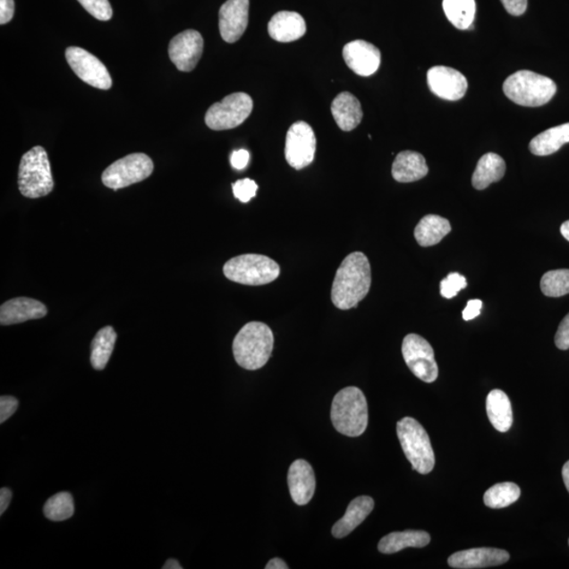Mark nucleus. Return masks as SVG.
<instances>
[{
  "mask_svg": "<svg viewBox=\"0 0 569 569\" xmlns=\"http://www.w3.org/2000/svg\"><path fill=\"white\" fill-rule=\"evenodd\" d=\"M371 268L369 259L361 252L349 254L337 269L332 284V303L341 310L357 307L369 294Z\"/></svg>",
  "mask_w": 569,
  "mask_h": 569,
  "instance_id": "1",
  "label": "nucleus"
},
{
  "mask_svg": "<svg viewBox=\"0 0 569 569\" xmlns=\"http://www.w3.org/2000/svg\"><path fill=\"white\" fill-rule=\"evenodd\" d=\"M274 345V332L269 326L260 322L248 323L234 341L236 363L247 370L262 369L269 361Z\"/></svg>",
  "mask_w": 569,
  "mask_h": 569,
  "instance_id": "2",
  "label": "nucleus"
},
{
  "mask_svg": "<svg viewBox=\"0 0 569 569\" xmlns=\"http://www.w3.org/2000/svg\"><path fill=\"white\" fill-rule=\"evenodd\" d=\"M331 422L344 436L363 435L369 426V405L363 391L353 386L339 391L332 401Z\"/></svg>",
  "mask_w": 569,
  "mask_h": 569,
  "instance_id": "3",
  "label": "nucleus"
},
{
  "mask_svg": "<svg viewBox=\"0 0 569 569\" xmlns=\"http://www.w3.org/2000/svg\"><path fill=\"white\" fill-rule=\"evenodd\" d=\"M503 91L514 104L523 106H541L550 102L556 93V85L549 77L529 70H521L504 81Z\"/></svg>",
  "mask_w": 569,
  "mask_h": 569,
  "instance_id": "4",
  "label": "nucleus"
},
{
  "mask_svg": "<svg viewBox=\"0 0 569 569\" xmlns=\"http://www.w3.org/2000/svg\"><path fill=\"white\" fill-rule=\"evenodd\" d=\"M19 188L28 199L46 197L55 188L49 158L43 147H34L21 157Z\"/></svg>",
  "mask_w": 569,
  "mask_h": 569,
  "instance_id": "5",
  "label": "nucleus"
},
{
  "mask_svg": "<svg viewBox=\"0 0 569 569\" xmlns=\"http://www.w3.org/2000/svg\"><path fill=\"white\" fill-rule=\"evenodd\" d=\"M403 452L414 471L427 474L434 470L436 458L430 438L417 420L406 417L396 424Z\"/></svg>",
  "mask_w": 569,
  "mask_h": 569,
  "instance_id": "6",
  "label": "nucleus"
},
{
  "mask_svg": "<svg viewBox=\"0 0 569 569\" xmlns=\"http://www.w3.org/2000/svg\"><path fill=\"white\" fill-rule=\"evenodd\" d=\"M224 275L228 280L249 286H262L276 280L280 266L268 257L260 254H242L225 264Z\"/></svg>",
  "mask_w": 569,
  "mask_h": 569,
  "instance_id": "7",
  "label": "nucleus"
},
{
  "mask_svg": "<svg viewBox=\"0 0 569 569\" xmlns=\"http://www.w3.org/2000/svg\"><path fill=\"white\" fill-rule=\"evenodd\" d=\"M253 109V100L248 94L239 92L228 95L222 102L213 104L207 111V126L216 132L241 126Z\"/></svg>",
  "mask_w": 569,
  "mask_h": 569,
  "instance_id": "8",
  "label": "nucleus"
},
{
  "mask_svg": "<svg viewBox=\"0 0 569 569\" xmlns=\"http://www.w3.org/2000/svg\"><path fill=\"white\" fill-rule=\"evenodd\" d=\"M152 159L144 153L124 157L104 171L102 181L106 187L118 190L145 181L152 174Z\"/></svg>",
  "mask_w": 569,
  "mask_h": 569,
  "instance_id": "9",
  "label": "nucleus"
},
{
  "mask_svg": "<svg viewBox=\"0 0 569 569\" xmlns=\"http://www.w3.org/2000/svg\"><path fill=\"white\" fill-rule=\"evenodd\" d=\"M403 358L408 369L420 381L435 382L438 376L435 352L424 337L411 334L405 336L402 345Z\"/></svg>",
  "mask_w": 569,
  "mask_h": 569,
  "instance_id": "10",
  "label": "nucleus"
},
{
  "mask_svg": "<svg viewBox=\"0 0 569 569\" xmlns=\"http://www.w3.org/2000/svg\"><path fill=\"white\" fill-rule=\"evenodd\" d=\"M317 138L310 123L296 122L289 128L284 145L287 163L295 170L310 166L316 156Z\"/></svg>",
  "mask_w": 569,
  "mask_h": 569,
  "instance_id": "11",
  "label": "nucleus"
},
{
  "mask_svg": "<svg viewBox=\"0 0 569 569\" xmlns=\"http://www.w3.org/2000/svg\"><path fill=\"white\" fill-rule=\"evenodd\" d=\"M66 58L71 69L86 84L100 90H109L112 87L111 75L105 64L97 56L80 47H69Z\"/></svg>",
  "mask_w": 569,
  "mask_h": 569,
  "instance_id": "12",
  "label": "nucleus"
},
{
  "mask_svg": "<svg viewBox=\"0 0 569 569\" xmlns=\"http://www.w3.org/2000/svg\"><path fill=\"white\" fill-rule=\"evenodd\" d=\"M203 50L204 39L200 33L195 30H186L171 39L169 56L182 72H190L197 67Z\"/></svg>",
  "mask_w": 569,
  "mask_h": 569,
  "instance_id": "13",
  "label": "nucleus"
},
{
  "mask_svg": "<svg viewBox=\"0 0 569 569\" xmlns=\"http://www.w3.org/2000/svg\"><path fill=\"white\" fill-rule=\"evenodd\" d=\"M430 91L442 99L455 102L465 97L468 82L458 70L446 66L432 67L427 72Z\"/></svg>",
  "mask_w": 569,
  "mask_h": 569,
  "instance_id": "14",
  "label": "nucleus"
},
{
  "mask_svg": "<svg viewBox=\"0 0 569 569\" xmlns=\"http://www.w3.org/2000/svg\"><path fill=\"white\" fill-rule=\"evenodd\" d=\"M219 32L234 44L245 33L249 21V0H227L219 10Z\"/></svg>",
  "mask_w": 569,
  "mask_h": 569,
  "instance_id": "15",
  "label": "nucleus"
},
{
  "mask_svg": "<svg viewBox=\"0 0 569 569\" xmlns=\"http://www.w3.org/2000/svg\"><path fill=\"white\" fill-rule=\"evenodd\" d=\"M343 57L347 66L360 76L375 74L381 64V52L378 47L361 39L344 47Z\"/></svg>",
  "mask_w": 569,
  "mask_h": 569,
  "instance_id": "16",
  "label": "nucleus"
},
{
  "mask_svg": "<svg viewBox=\"0 0 569 569\" xmlns=\"http://www.w3.org/2000/svg\"><path fill=\"white\" fill-rule=\"evenodd\" d=\"M506 550L497 548H471L458 551L449 556L448 565L458 569L488 568L502 565L509 560Z\"/></svg>",
  "mask_w": 569,
  "mask_h": 569,
  "instance_id": "17",
  "label": "nucleus"
},
{
  "mask_svg": "<svg viewBox=\"0 0 569 569\" xmlns=\"http://www.w3.org/2000/svg\"><path fill=\"white\" fill-rule=\"evenodd\" d=\"M288 486L290 496L295 504L304 506L310 503L316 491V474L305 460H296L289 467Z\"/></svg>",
  "mask_w": 569,
  "mask_h": 569,
  "instance_id": "18",
  "label": "nucleus"
},
{
  "mask_svg": "<svg viewBox=\"0 0 569 569\" xmlns=\"http://www.w3.org/2000/svg\"><path fill=\"white\" fill-rule=\"evenodd\" d=\"M47 307L41 301L29 298H16L0 307V324L9 326L25 323L47 316Z\"/></svg>",
  "mask_w": 569,
  "mask_h": 569,
  "instance_id": "19",
  "label": "nucleus"
},
{
  "mask_svg": "<svg viewBox=\"0 0 569 569\" xmlns=\"http://www.w3.org/2000/svg\"><path fill=\"white\" fill-rule=\"evenodd\" d=\"M268 32L271 38L280 43H292L304 37L306 22L296 12L281 11L270 20Z\"/></svg>",
  "mask_w": 569,
  "mask_h": 569,
  "instance_id": "20",
  "label": "nucleus"
},
{
  "mask_svg": "<svg viewBox=\"0 0 569 569\" xmlns=\"http://www.w3.org/2000/svg\"><path fill=\"white\" fill-rule=\"evenodd\" d=\"M375 507V501L369 496H361L355 497L349 504L347 511L344 517L337 521L332 527V536L336 539L345 538L352 533L357 527L363 523L364 520L369 517Z\"/></svg>",
  "mask_w": 569,
  "mask_h": 569,
  "instance_id": "21",
  "label": "nucleus"
},
{
  "mask_svg": "<svg viewBox=\"0 0 569 569\" xmlns=\"http://www.w3.org/2000/svg\"><path fill=\"white\" fill-rule=\"evenodd\" d=\"M331 112L343 132H352L363 120V110L359 99L349 92L337 95L331 104Z\"/></svg>",
  "mask_w": 569,
  "mask_h": 569,
  "instance_id": "22",
  "label": "nucleus"
},
{
  "mask_svg": "<svg viewBox=\"0 0 569 569\" xmlns=\"http://www.w3.org/2000/svg\"><path fill=\"white\" fill-rule=\"evenodd\" d=\"M426 159L418 152L403 151L393 164V176L399 183H412L424 179L429 174Z\"/></svg>",
  "mask_w": 569,
  "mask_h": 569,
  "instance_id": "23",
  "label": "nucleus"
},
{
  "mask_svg": "<svg viewBox=\"0 0 569 569\" xmlns=\"http://www.w3.org/2000/svg\"><path fill=\"white\" fill-rule=\"evenodd\" d=\"M429 543V533L424 531H395L382 538L378 548L379 553L390 555L407 548H422Z\"/></svg>",
  "mask_w": 569,
  "mask_h": 569,
  "instance_id": "24",
  "label": "nucleus"
},
{
  "mask_svg": "<svg viewBox=\"0 0 569 569\" xmlns=\"http://www.w3.org/2000/svg\"><path fill=\"white\" fill-rule=\"evenodd\" d=\"M486 411L490 423L497 431L506 432L511 429L514 420L512 403L504 391H490L486 399Z\"/></svg>",
  "mask_w": 569,
  "mask_h": 569,
  "instance_id": "25",
  "label": "nucleus"
},
{
  "mask_svg": "<svg viewBox=\"0 0 569 569\" xmlns=\"http://www.w3.org/2000/svg\"><path fill=\"white\" fill-rule=\"evenodd\" d=\"M506 164L496 153L485 154L477 164L472 175V186L477 190H484L491 183L499 182L505 174Z\"/></svg>",
  "mask_w": 569,
  "mask_h": 569,
  "instance_id": "26",
  "label": "nucleus"
},
{
  "mask_svg": "<svg viewBox=\"0 0 569 569\" xmlns=\"http://www.w3.org/2000/svg\"><path fill=\"white\" fill-rule=\"evenodd\" d=\"M452 226L448 219L429 215L420 219L416 229H414V237L418 244L422 247L435 246L446 237Z\"/></svg>",
  "mask_w": 569,
  "mask_h": 569,
  "instance_id": "27",
  "label": "nucleus"
},
{
  "mask_svg": "<svg viewBox=\"0 0 569 569\" xmlns=\"http://www.w3.org/2000/svg\"><path fill=\"white\" fill-rule=\"evenodd\" d=\"M569 142V123L545 130L531 141L530 150L538 157L550 156Z\"/></svg>",
  "mask_w": 569,
  "mask_h": 569,
  "instance_id": "28",
  "label": "nucleus"
},
{
  "mask_svg": "<svg viewBox=\"0 0 569 569\" xmlns=\"http://www.w3.org/2000/svg\"><path fill=\"white\" fill-rule=\"evenodd\" d=\"M117 335L114 327L100 329L91 343V365L95 370H103L115 351Z\"/></svg>",
  "mask_w": 569,
  "mask_h": 569,
  "instance_id": "29",
  "label": "nucleus"
},
{
  "mask_svg": "<svg viewBox=\"0 0 569 569\" xmlns=\"http://www.w3.org/2000/svg\"><path fill=\"white\" fill-rule=\"evenodd\" d=\"M443 9L448 21L459 30L470 29L476 16L474 0H443Z\"/></svg>",
  "mask_w": 569,
  "mask_h": 569,
  "instance_id": "30",
  "label": "nucleus"
},
{
  "mask_svg": "<svg viewBox=\"0 0 569 569\" xmlns=\"http://www.w3.org/2000/svg\"><path fill=\"white\" fill-rule=\"evenodd\" d=\"M521 489L517 484L504 482L496 484L486 491L484 503L489 508H504L519 500Z\"/></svg>",
  "mask_w": 569,
  "mask_h": 569,
  "instance_id": "31",
  "label": "nucleus"
},
{
  "mask_svg": "<svg viewBox=\"0 0 569 569\" xmlns=\"http://www.w3.org/2000/svg\"><path fill=\"white\" fill-rule=\"evenodd\" d=\"M44 514L47 519L55 522H62L72 518L74 514L72 495L64 491V493L51 497L45 504Z\"/></svg>",
  "mask_w": 569,
  "mask_h": 569,
  "instance_id": "32",
  "label": "nucleus"
},
{
  "mask_svg": "<svg viewBox=\"0 0 569 569\" xmlns=\"http://www.w3.org/2000/svg\"><path fill=\"white\" fill-rule=\"evenodd\" d=\"M541 290L549 298L569 293V269L551 270L542 276Z\"/></svg>",
  "mask_w": 569,
  "mask_h": 569,
  "instance_id": "33",
  "label": "nucleus"
},
{
  "mask_svg": "<svg viewBox=\"0 0 569 569\" xmlns=\"http://www.w3.org/2000/svg\"><path fill=\"white\" fill-rule=\"evenodd\" d=\"M466 287L467 281L465 276H461L458 272H453L441 282L440 292L443 298L449 300L454 298L461 290Z\"/></svg>",
  "mask_w": 569,
  "mask_h": 569,
  "instance_id": "34",
  "label": "nucleus"
},
{
  "mask_svg": "<svg viewBox=\"0 0 569 569\" xmlns=\"http://www.w3.org/2000/svg\"><path fill=\"white\" fill-rule=\"evenodd\" d=\"M79 3L98 21H110L114 15L109 0H79Z\"/></svg>",
  "mask_w": 569,
  "mask_h": 569,
  "instance_id": "35",
  "label": "nucleus"
},
{
  "mask_svg": "<svg viewBox=\"0 0 569 569\" xmlns=\"http://www.w3.org/2000/svg\"><path fill=\"white\" fill-rule=\"evenodd\" d=\"M234 197L242 203H248L258 192V183L251 179L237 181L233 185Z\"/></svg>",
  "mask_w": 569,
  "mask_h": 569,
  "instance_id": "36",
  "label": "nucleus"
},
{
  "mask_svg": "<svg viewBox=\"0 0 569 569\" xmlns=\"http://www.w3.org/2000/svg\"><path fill=\"white\" fill-rule=\"evenodd\" d=\"M19 401L14 396L4 395L0 398V423H4L16 412Z\"/></svg>",
  "mask_w": 569,
  "mask_h": 569,
  "instance_id": "37",
  "label": "nucleus"
},
{
  "mask_svg": "<svg viewBox=\"0 0 569 569\" xmlns=\"http://www.w3.org/2000/svg\"><path fill=\"white\" fill-rule=\"evenodd\" d=\"M556 346L561 351L569 349V313L563 318L555 336Z\"/></svg>",
  "mask_w": 569,
  "mask_h": 569,
  "instance_id": "38",
  "label": "nucleus"
},
{
  "mask_svg": "<svg viewBox=\"0 0 569 569\" xmlns=\"http://www.w3.org/2000/svg\"><path fill=\"white\" fill-rule=\"evenodd\" d=\"M503 7L514 16L523 15L529 4V0H501Z\"/></svg>",
  "mask_w": 569,
  "mask_h": 569,
  "instance_id": "39",
  "label": "nucleus"
},
{
  "mask_svg": "<svg viewBox=\"0 0 569 569\" xmlns=\"http://www.w3.org/2000/svg\"><path fill=\"white\" fill-rule=\"evenodd\" d=\"M249 161H251V153L245 149L236 150L231 154L230 162L236 170L245 169Z\"/></svg>",
  "mask_w": 569,
  "mask_h": 569,
  "instance_id": "40",
  "label": "nucleus"
},
{
  "mask_svg": "<svg viewBox=\"0 0 569 569\" xmlns=\"http://www.w3.org/2000/svg\"><path fill=\"white\" fill-rule=\"evenodd\" d=\"M14 10V0H0V23L2 25H5L13 19Z\"/></svg>",
  "mask_w": 569,
  "mask_h": 569,
  "instance_id": "41",
  "label": "nucleus"
},
{
  "mask_svg": "<svg viewBox=\"0 0 569 569\" xmlns=\"http://www.w3.org/2000/svg\"><path fill=\"white\" fill-rule=\"evenodd\" d=\"M482 305L481 300L468 301L465 310L462 312L465 321H471V319L479 317L481 314Z\"/></svg>",
  "mask_w": 569,
  "mask_h": 569,
  "instance_id": "42",
  "label": "nucleus"
},
{
  "mask_svg": "<svg viewBox=\"0 0 569 569\" xmlns=\"http://www.w3.org/2000/svg\"><path fill=\"white\" fill-rule=\"evenodd\" d=\"M12 491L9 488H2L0 490V514H4L5 511H7L11 500H12Z\"/></svg>",
  "mask_w": 569,
  "mask_h": 569,
  "instance_id": "43",
  "label": "nucleus"
},
{
  "mask_svg": "<svg viewBox=\"0 0 569 569\" xmlns=\"http://www.w3.org/2000/svg\"><path fill=\"white\" fill-rule=\"evenodd\" d=\"M266 569H288L286 563L280 558H275L267 563Z\"/></svg>",
  "mask_w": 569,
  "mask_h": 569,
  "instance_id": "44",
  "label": "nucleus"
},
{
  "mask_svg": "<svg viewBox=\"0 0 569 569\" xmlns=\"http://www.w3.org/2000/svg\"><path fill=\"white\" fill-rule=\"evenodd\" d=\"M562 477H563V481H565V484L569 493V461H567L565 466H563L562 468Z\"/></svg>",
  "mask_w": 569,
  "mask_h": 569,
  "instance_id": "45",
  "label": "nucleus"
},
{
  "mask_svg": "<svg viewBox=\"0 0 569 569\" xmlns=\"http://www.w3.org/2000/svg\"><path fill=\"white\" fill-rule=\"evenodd\" d=\"M163 569H183V566L180 565L179 561L175 559H169L165 563Z\"/></svg>",
  "mask_w": 569,
  "mask_h": 569,
  "instance_id": "46",
  "label": "nucleus"
},
{
  "mask_svg": "<svg viewBox=\"0 0 569 569\" xmlns=\"http://www.w3.org/2000/svg\"><path fill=\"white\" fill-rule=\"evenodd\" d=\"M561 234L565 237V239L569 242V221L562 224L561 226Z\"/></svg>",
  "mask_w": 569,
  "mask_h": 569,
  "instance_id": "47",
  "label": "nucleus"
},
{
  "mask_svg": "<svg viewBox=\"0 0 569 569\" xmlns=\"http://www.w3.org/2000/svg\"><path fill=\"white\" fill-rule=\"evenodd\" d=\"M568 544H569V540H568Z\"/></svg>",
  "mask_w": 569,
  "mask_h": 569,
  "instance_id": "48",
  "label": "nucleus"
}]
</instances>
